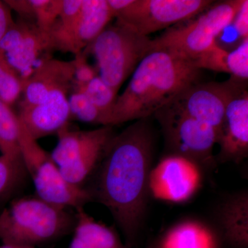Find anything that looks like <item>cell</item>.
<instances>
[{
    "instance_id": "19",
    "label": "cell",
    "mask_w": 248,
    "mask_h": 248,
    "mask_svg": "<svg viewBox=\"0 0 248 248\" xmlns=\"http://www.w3.org/2000/svg\"><path fill=\"white\" fill-rule=\"evenodd\" d=\"M200 70L208 69L229 73L241 80L248 78V39L232 51H227L218 45L205 52L193 62Z\"/></svg>"
},
{
    "instance_id": "30",
    "label": "cell",
    "mask_w": 248,
    "mask_h": 248,
    "mask_svg": "<svg viewBox=\"0 0 248 248\" xmlns=\"http://www.w3.org/2000/svg\"><path fill=\"white\" fill-rule=\"evenodd\" d=\"M0 248H35L33 247H29V246H19V245L14 244H1Z\"/></svg>"
},
{
    "instance_id": "23",
    "label": "cell",
    "mask_w": 248,
    "mask_h": 248,
    "mask_svg": "<svg viewBox=\"0 0 248 248\" xmlns=\"http://www.w3.org/2000/svg\"><path fill=\"white\" fill-rule=\"evenodd\" d=\"M24 82L0 53V99L11 107L22 97Z\"/></svg>"
},
{
    "instance_id": "7",
    "label": "cell",
    "mask_w": 248,
    "mask_h": 248,
    "mask_svg": "<svg viewBox=\"0 0 248 248\" xmlns=\"http://www.w3.org/2000/svg\"><path fill=\"white\" fill-rule=\"evenodd\" d=\"M115 134L110 125L80 130L70 128L68 124L61 129L57 133L58 144L50 155L65 180L82 187L97 167Z\"/></svg>"
},
{
    "instance_id": "28",
    "label": "cell",
    "mask_w": 248,
    "mask_h": 248,
    "mask_svg": "<svg viewBox=\"0 0 248 248\" xmlns=\"http://www.w3.org/2000/svg\"><path fill=\"white\" fill-rule=\"evenodd\" d=\"M235 30L243 40L248 39V1L243 0L234 21Z\"/></svg>"
},
{
    "instance_id": "6",
    "label": "cell",
    "mask_w": 248,
    "mask_h": 248,
    "mask_svg": "<svg viewBox=\"0 0 248 248\" xmlns=\"http://www.w3.org/2000/svg\"><path fill=\"white\" fill-rule=\"evenodd\" d=\"M19 150L27 173L29 174L37 197L60 208H83L91 201L84 187L72 185L65 180L61 171L45 151L30 136L21 124Z\"/></svg>"
},
{
    "instance_id": "18",
    "label": "cell",
    "mask_w": 248,
    "mask_h": 248,
    "mask_svg": "<svg viewBox=\"0 0 248 248\" xmlns=\"http://www.w3.org/2000/svg\"><path fill=\"white\" fill-rule=\"evenodd\" d=\"M151 247L219 248V236L204 222L189 218L171 226Z\"/></svg>"
},
{
    "instance_id": "26",
    "label": "cell",
    "mask_w": 248,
    "mask_h": 248,
    "mask_svg": "<svg viewBox=\"0 0 248 248\" xmlns=\"http://www.w3.org/2000/svg\"><path fill=\"white\" fill-rule=\"evenodd\" d=\"M62 0H31L34 23L39 30L48 36L60 16Z\"/></svg>"
},
{
    "instance_id": "27",
    "label": "cell",
    "mask_w": 248,
    "mask_h": 248,
    "mask_svg": "<svg viewBox=\"0 0 248 248\" xmlns=\"http://www.w3.org/2000/svg\"><path fill=\"white\" fill-rule=\"evenodd\" d=\"M86 56L83 52L75 55L73 60L75 70L73 86L86 84L98 76L97 70L89 64Z\"/></svg>"
},
{
    "instance_id": "2",
    "label": "cell",
    "mask_w": 248,
    "mask_h": 248,
    "mask_svg": "<svg viewBox=\"0 0 248 248\" xmlns=\"http://www.w3.org/2000/svg\"><path fill=\"white\" fill-rule=\"evenodd\" d=\"M202 70L193 62L165 50H152L117 96L108 125L146 120L189 86L200 82Z\"/></svg>"
},
{
    "instance_id": "8",
    "label": "cell",
    "mask_w": 248,
    "mask_h": 248,
    "mask_svg": "<svg viewBox=\"0 0 248 248\" xmlns=\"http://www.w3.org/2000/svg\"><path fill=\"white\" fill-rule=\"evenodd\" d=\"M119 22L140 35L190 20L213 4L210 0H107Z\"/></svg>"
},
{
    "instance_id": "4",
    "label": "cell",
    "mask_w": 248,
    "mask_h": 248,
    "mask_svg": "<svg viewBox=\"0 0 248 248\" xmlns=\"http://www.w3.org/2000/svg\"><path fill=\"white\" fill-rule=\"evenodd\" d=\"M152 51V40L116 19L85 48L97 63L98 76L116 92Z\"/></svg>"
},
{
    "instance_id": "14",
    "label": "cell",
    "mask_w": 248,
    "mask_h": 248,
    "mask_svg": "<svg viewBox=\"0 0 248 248\" xmlns=\"http://www.w3.org/2000/svg\"><path fill=\"white\" fill-rule=\"evenodd\" d=\"M217 144V164H239L248 156V93L240 91L228 104Z\"/></svg>"
},
{
    "instance_id": "12",
    "label": "cell",
    "mask_w": 248,
    "mask_h": 248,
    "mask_svg": "<svg viewBox=\"0 0 248 248\" xmlns=\"http://www.w3.org/2000/svg\"><path fill=\"white\" fill-rule=\"evenodd\" d=\"M51 51L48 36L41 32L35 23L18 17L0 43V53L23 81L34 73Z\"/></svg>"
},
{
    "instance_id": "31",
    "label": "cell",
    "mask_w": 248,
    "mask_h": 248,
    "mask_svg": "<svg viewBox=\"0 0 248 248\" xmlns=\"http://www.w3.org/2000/svg\"><path fill=\"white\" fill-rule=\"evenodd\" d=\"M152 248V247H151H151H149V248Z\"/></svg>"
},
{
    "instance_id": "9",
    "label": "cell",
    "mask_w": 248,
    "mask_h": 248,
    "mask_svg": "<svg viewBox=\"0 0 248 248\" xmlns=\"http://www.w3.org/2000/svg\"><path fill=\"white\" fill-rule=\"evenodd\" d=\"M170 154L195 161L205 170L216 168L213 149L218 141L216 130L166 104L155 112Z\"/></svg>"
},
{
    "instance_id": "21",
    "label": "cell",
    "mask_w": 248,
    "mask_h": 248,
    "mask_svg": "<svg viewBox=\"0 0 248 248\" xmlns=\"http://www.w3.org/2000/svg\"><path fill=\"white\" fill-rule=\"evenodd\" d=\"M20 121L12 107L0 99V152L12 157L21 156L19 150Z\"/></svg>"
},
{
    "instance_id": "13",
    "label": "cell",
    "mask_w": 248,
    "mask_h": 248,
    "mask_svg": "<svg viewBox=\"0 0 248 248\" xmlns=\"http://www.w3.org/2000/svg\"><path fill=\"white\" fill-rule=\"evenodd\" d=\"M113 18L107 0H82L79 14L71 27L49 42L50 50L75 55L81 53Z\"/></svg>"
},
{
    "instance_id": "11",
    "label": "cell",
    "mask_w": 248,
    "mask_h": 248,
    "mask_svg": "<svg viewBox=\"0 0 248 248\" xmlns=\"http://www.w3.org/2000/svg\"><path fill=\"white\" fill-rule=\"evenodd\" d=\"M204 170L192 160L169 154L150 172V197L173 203L190 201L202 187Z\"/></svg>"
},
{
    "instance_id": "29",
    "label": "cell",
    "mask_w": 248,
    "mask_h": 248,
    "mask_svg": "<svg viewBox=\"0 0 248 248\" xmlns=\"http://www.w3.org/2000/svg\"><path fill=\"white\" fill-rule=\"evenodd\" d=\"M14 22L12 11L4 1H0V43Z\"/></svg>"
},
{
    "instance_id": "24",
    "label": "cell",
    "mask_w": 248,
    "mask_h": 248,
    "mask_svg": "<svg viewBox=\"0 0 248 248\" xmlns=\"http://www.w3.org/2000/svg\"><path fill=\"white\" fill-rule=\"evenodd\" d=\"M26 174L22 156L0 155V197L14 189Z\"/></svg>"
},
{
    "instance_id": "16",
    "label": "cell",
    "mask_w": 248,
    "mask_h": 248,
    "mask_svg": "<svg viewBox=\"0 0 248 248\" xmlns=\"http://www.w3.org/2000/svg\"><path fill=\"white\" fill-rule=\"evenodd\" d=\"M74 64L49 58L40 63L25 81L19 108L31 107L43 102L50 93L60 89L72 91Z\"/></svg>"
},
{
    "instance_id": "3",
    "label": "cell",
    "mask_w": 248,
    "mask_h": 248,
    "mask_svg": "<svg viewBox=\"0 0 248 248\" xmlns=\"http://www.w3.org/2000/svg\"><path fill=\"white\" fill-rule=\"evenodd\" d=\"M73 226L75 218L66 209L37 197H22L0 213V241L35 248L60 237Z\"/></svg>"
},
{
    "instance_id": "10",
    "label": "cell",
    "mask_w": 248,
    "mask_h": 248,
    "mask_svg": "<svg viewBox=\"0 0 248 248\" xmlns=\"http://www.w3.org/2000/svg\"><path fill=\"white\" fill-rule=\"evenodd\" d=\"M240 80L231 77L223 82H199L184 90L167 104L213 127L219 137L227 107L244 89Z\"/></svg>"
},
{
    "instance_id": "1",
    "label": "cell",
    "mask_w": 248,
    "mask_h": 248,
    "mask_svg": "<svg viewBox=\"0 0 248 248\" xmlns=\"http://www.w3.org/2000/svg\"><path fill=\"white\" fill-rule=\"evenodd\" d=\"M147 120L136 121L111 139L92 174V186L86 188L91 201L109 210L128 240L140 231L150 197L154 135Z\"/></svg>"
},
{
    "instance_id": "20",
    "label": "cell",
    "mask_w": 248,
    "mask_h": 248,
    "mask_svg": "<svg viewBox=\"0 0 248 248\" xmlns=\"http://www.w3.org/2000/svg\"><path fill=\"white\" fill-rule=\"evenodd\" d=\"M74 236L84 241L89 248H128L112 228L98 222L86 213L76 209Z\"/></svg>"
},
{
    "instance_id": "5",
    "label": "cell",
    "mask_w": 248,
    "mask_h": 248,
    "mask_svg": "<svg viewBox=\"0 0 248 248\" xmlns=\"http://www.w3.org/2000/svg\"><path fill=\"white\" fill-rule=\"evenodd\" d=\"M242 1L229 0L210 6L195 19L170 28L152 40V50H168L195 61L217 45V37L232 24Z\"/></svg>"
},
{
    "instance_id": "15",
    "label": "cell",
    "mask_w": 248,
    "mask_h": 248,
    "mask_svg": "<svg viewBox=\"0 0 248 248\" xmlns=\"http://www.w3.org/2000/svg\"><path fill=\"white\" fill-rule=\"evenodd\" d=\"M69 89L54 91L43 102L31 107L19 108L18 117L27 133L38 140L54 135L68 125L71 120Z\"/></svg>"
},
{
    "instance_id": "22",
    "label": "cell",
    "mask_w": 248,
    "mask_h": 248,
    "mask_svg": "<svg viewBox=\"0 0 248 248\" xmlns=\"http://www.w3.org/2000/svg\"><path fill=\"white\" fill-rule=\"evenodd\" d=\"M72 91H79L84 93L102 113L104 120L103 126L108 125L111 111L117 97L116 91L106 84L99 76L86 84L73 85Z\"/></svg>"
},
{
    "instance_id": "17",
    "label": "cell",
    "mask_w": 248,
    "mask_h": 248,
    "mask_svg": "<svg viewBox=\"0 0 248 248\" xmlns=\"http://www.w3.org/2000/svg\"><path fill=\"white\" fill-rule=\"evenodd\" d=\"M218 231L232 248H248V192L240 191L227 197L217 207Z\"/></svg>"
},
{
    "instance_id": "25",
    "label": "cell",
    "mask_w": 248,
    "mask_h": 248,
    "mask_svg": "<svg viewBox=\"0 0 248 248\" xmlns=\"http://www.w3.org/2000/svg\"><path fill=\"white\" fill-rule=\"evenodd\" d=\"M71 92L68 96L71 119H76L85 123L100 124L103 126L104 120L102 113L89 98L81 91Z\"/></svg>"
}]
</instances>
